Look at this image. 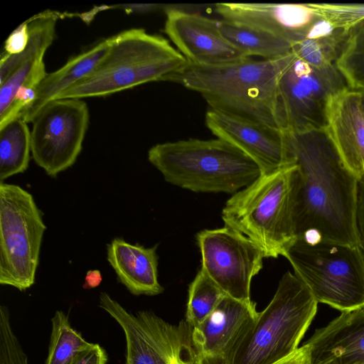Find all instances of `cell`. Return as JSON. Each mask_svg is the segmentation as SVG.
<instances>
[{
    "mask_svg": "<svg viewBox=\"0 0 364 364\" xmlns=\"http://www.w3.org/2000/svg\"><path fill=\"white\" fill-rule=\"evenodd\" d=\"M326 131L348 169L364 176V110L361 93L346 88L328 101Z\"/></svg>",
    "mask_w": 364,
    "mask_h": 364,
    "instance_id": "cell-18",
    "label": "cell"
},
{
    "mask_svg": "<svg viewBox=\"0 0 364 364\" xmlns=\"http://www.w3.org/2000/svg\"><path fill=\"white\" fill-rule=\"evenodd\" d=\"M360 23H364V21H362V22H360Z\"/></svg>",
    "mask_w": 364,
    "mask_h": 364,
    "instance_id": "cell-37",
    "label": "cell"
},
{
    "mask_svg": "<svg viewBox=\"0 0 364 364\" xmlns=\"http://www.w3.org/2000/svg\"><path fill=\"white\" fill-rule=\"evenodd\" d=\"M89 118L87 104L78 98L51 100L36 113L31 122V154L48 176H55L75 162Z\"/></svg>",
    "mask_w": 364,
    "mask_h": 364,
    "instance_id": "cell-11",
    "label": "cell"
},
{
    "mask_svg": "<svg viewBox=\"0 0 364 364\" xmlns=\"http://www.w3.org/2000/svg\"><path fill=\"white\" fill-rule=\"evenodd\" d=\"M348 88L336 65L316 68L297 56L279 81V104L285 132L326 129L331 97Z\"/></svg>",
    "mask_w": 364,
    "mask_h": 364,
    "instance_id": "cell-10",
    "label": "cell"
},
{
    "mask_svg": "<svg viewBox=\"0 0 364 364\" xmlns=\"http://www.w3.org/2000/svg\"><path fill=\"white\" fill-rule=\"evenodd\" d=\"M225 295L200 269L189 285L186 321L192 328L198 326L214 311Z\"/></svg>",
    "mask_w": 364,
    "mask_h": 364,
    "instance_id": "cell-26",
    "label": "cell"
},
{
    "mask_svg": "<svg viewBox=\"0 0 364 364\" xmlns=\"http://www.w3.org/2000/svg\"><path fill=\"white\" fill-rule=\"evenodd\" d=\"M29 31L28 20L19 25L9 36L4 43V52L9 55H16L23 52L28 43Z\"/></svg>",
    "mask_w": 364,
    "mask_h": 364,
    "instance_id": "cell-30",
    "label": "cell"
},
{
    "mask_svg": "<svg viewBox=\"0 0 364 364\" xmlns=\"http://www.w3.org/2000/svg\"><path fill=\"white\" fill-rule=\"evenodd\" d=\"M164 32L188 63L220 66L247 57L222 35L218 21L171 5L165 10Z\"/></svg>",
    "mask_w": 364,
    "mask_h": 364,
    "instance_id": "cell-14",
    "label": "cell"
},
{
    "mask_svg": "<svg viewBox=\"0 0 364 364\" xmlns=\"http://www.w3.org/2000/svg\"><path fill=\"white\" fill-rule=\"evenodd\" d=\"M46 227L33 196L0 183V284L24 291L34 283Z\"/></svg>",
    "mask_w": 364,
    "mask_h": 364,
    "instance_id": "cell-8",
    "label": "cell"
},
{
    "mask_svg": "<svg viewBox=\"0 0 364 364\" xmlns=\"http://www.w3.org/2000/svg\"><path fill=\"white\" fill-rule=\"evenodd\" d=\"M363 177L364 178V176Z\"/></svg>",
    "mask_w": 364,
    "mask_h": 364,
    "instance_id": "cell-38",
    "label": "cell"
},
{
    "mask_svg": "<svg viewBox=\"0 0 364 364\" xmlns=\"http://www.w3.org/2000/svg\"><path fill=\"white\" fill-rule=\"evenodd\" d=\"M259 315L256 304L225 295L214 311L193 328L196 364H234Z\"/></svg>",
    "mask_w": 364,
    "mask_h": 364,
    "instance_id": "cell-13",
    "label": "cell"
},
{
    "mask_svg": "<svg viewBox=\"0 0 364 364\" xmlns=\"http://www.w3.org/2000/svg\"><path fill=\"white\" fill-rule=\"evenodd\" d=\"M102 280L100 272L98 269L89 270L85 278L84 288L92 289L98 287Z\"/></svg>",
    "mask_w": 364,
    "mask_h": 364,
    "instance_id": "cell-34",
    "label": "cell"
},
{
    "mask_svg": "<svg viewBox=\"0 0 364 364\" xmlns=\"http://www.w3.org/2000/svg\"><path fill=\"white\" fill-rule=\"evenodd\" d=\"M297 166L261 174L232 194L221 212L225 225L254 242L265 258L284 255L296 238Z\"/></svg>",
    "mask_w": 364,
    "mask_h": 364,
    "instance_id": "cell-3",
    "label": "cell"
},
{
    "mask_svg": "<svg viewBox=\"0 0 364 364\" xmlns=\"http://www.w3.org/2000/svg\"><path fill=\"white\" fill-rule=\"evenodd\" d=\"M223 19L254 27L293 45L304 40L321 18L310 4L218 3Z\"/></svg>",
    "mask_w": 364,
    "mask_h": 364,
    "instance_id": "cell-17",
    "label": "cell"
},
{
    "mask_svg": "<svg viewBox=\"0 0 364 364\" xmlns=\"http://www.w3.org/2000/svg\"><path fill=\"white\" fill-rule=\"evenodd\" d=\"M148 159L166 182L196 193L234 194L262 174L252 159L219 138L158 144Z\"/></svg>",
    "mask_w": 364,
    "mask_h": 364,
    "instance_id": "cell-4",
    "label": "cell"
},
{
    "mask_svg": "<svg viewBox=\"0 0 364 364\" xmlns=\"http://www.w3.org/2000/svg\"><path fill=\"white\" fill-rule=\"evenodd\" d=\"M349 31L336 28L321 17L306 37L293 45V53L314 67L335 65Z\"/></svg>",
    "mask_w": 364,
    "mask_h": 364,
    "instance_id": "cell-23",
    "label": "cell"
},
{
    "mask_svg": "<svg viewBox=\"0 0 364 364\" xmlns=\"http://www.w3.org/2000/svg\"><path fill=\"white\" fill-rule=\"evenodd\" d=\"M61 16L56 11H46L30 18L26 49L16 55H1L0 120L8 113L19 88L37 89L47 75L43 57L55 38L56 23Z\"/></svg>",
    "mask_w": 364,
    "mask_h": 364,
    "instance_id": "cell-15",
    "label": "cell"
},
{
    "mask_svg": "<svg viewBox=\"0 0 364 364\" xmlns=\"http://www.w3.org/2000/svg\"><path fill=\"white\" fill-rule=\"evenodd\" d=\"M0 364H28L13 330L9 309L3 305L0 306Z\"/></svg>",
    "mask_w": 364,
    "mask_h": 364,
    "instance_id": "cell-29",
    "label": "cell"
},
{
    "mask_svg": "<svg viewBox=\"0 0 364 364\" xmlns=\"http://www.w3.org/2000/svg\"><path fill=\"white\" fill-rule=\"evenodd\" d=\"M318 302L294 273L287 272L241 346L234 364H274L294 353Z\"/></svg>",
    "mask_w": 364,
    "mask_h": 364,
    "instance_id": "cell-6",
    "label": "cell"
},
{
    "mask_svg": "<svg viewBox=\"0 0 364 364\" xmlns=\"http://www.w3.org/2000/svg\"><path fill=\"white\" fill-rule=\"evenodd\" d=\"M287 135L297 166L296 237L360 246L358 178L346 166L326 129Z\"/></svg>",
    "mask_w": 364,
    "mask_h": 364,
    "instance_id": "cell-1",
    "label": "cell"
},
{
    "mask_svg": "<svg viewBox=\"0 0 364 364\" xmlns=\"http://www.w3.org/2000/svg\"><path fill=\"white\" fill-rule=\"evenodd\" d=\"M357 225L360 244L364 245V178L358 179Z\"/></svg>",
    "mask_w": 364,
    "mask_h": 364,
    "instance_id": "cell-33",
    "label": "cell"
},
{
    "mask_svg": "<svg viewBox=\"0 0 364 364\" xmlns=\"http://www.w3.org/2000/svg\"><path fill=\"white\" fill-rule=\"evenodd\" d=\"M223 37L247 57L279 59L293 53V44L267 31L229 21H218Z\"/></svg>",
    "mask_w": 364,
    "mask_h": 364,
    "instance_id": "cell-22",
    "label": "cell"
},
{
    "mask_svg": "<svg viewBox=\"0 0 364 364\" xmlns=\"http://www.w3.org/2000/svg\"><path fill=\"white\" fill-rule=\"evenodd\" d=\"M317 14L336 28L349 31L364 21V4H310Z\"/></svg>",
    "mask_w": 364,
    "mask_h": 364,
    "instance_id": "cell-28",
    "label": "cell"
},
{
    "mask_svg": "<svg viewBox=\"0 0 364 364\" xmlns=\"http://www.w3.org/2000/svg\"><path fill=\"white\" fill-rule=\"evenodd\" d=\"M360 247H361L362 251H363V252L364 254V245L360 244ZM361 309L364 311V307L363 309Z\"/></svg>",
    "mask_w": 364,
    "mask_h": 364,
    "instance_id": "cell-36",
    "label": "cell"
},
{
    "mask_svg": "<svg viewBox=\"0 0 364 364\" xmlns=\"http://www.w3.org/2000/svg\"><path fill=\"white\" fill-rule=\"evenodd\" d=\"M251 58L220 66L187 63L166 81L199 92L211 109L285 132L279 104L280 79L296 58Z\"/></svg>",
    "mask_w": 364,
    "mask_h": 364,
    "instance_id": "cell-2",
    "label": "cell"
},
{
    "mask_svg": "<svg viewBox=\"0 0 364 364\" xmlns=\"http://www.w3.org/2000/svg\"><path fill=\"white\" fill-rule=\"evenodd\" d=\"M107 361L105 349L97 343H91L75 355L70 364H106Z\"/></svg>",
    "mask_w": 364,
    "mask_h": 364,
    "instance_id": "cell-31",
    "label": "cell"
},
{
    "mask_svg": "<svg viewBox=\"0 0 364 364\" xmlns=\"http://www.w3.org/2000/svg\"><path fill=\"white\" fill-rule=\"evenodd\" d=\"M99 304L124 333L125 364H196L193 328L186 320L172 324L151 311L131 313L106 292Z\"/></svg>",
    "mask_w": 364,
    "mask_h": 364,
    "instance_id": "cell-9",
    "label": "cell"
},
{
    "mask_svg": "<svg viewBox=\"0 0 364 364\" xmlns=\"http://www.w3.org/2000/svg\"><path fill=\"white\" fill-rule=\"evenodd\" d=\"M335 65L349 88L364 90V23L350 30Z\"/></svg>",
    "mask_w": 364,
    "mask_h": 364,
    "instance_id": "cell-27",
    "label": "cell"
},
{
    "mask_svg": "<svg viewBox=\"0 0 364 364\" xmlns=\"http://www.w3.org/2000/svg\"><path fill=\"white\" fill-rule=\"evenodd\" d=\"M311 364H364V311H343L306 342Z\"/></svg>",
    "mask_w": 364,
    "mask_h": 364,
    "instance_id": "cell-19",
    "label": "cell"
},
{
    "mask_svg": "<svg viewBox=\"0 0 364 364\" xmlns=\"http://www.w3.org/2000/svg\"><path fill=\"white\" fill-rule=\"evenodd\" d=\"M284 257L318 303L341 312L364 307V254L360 245L311 242L297 237Z\"/></svg>",
    "mask_w": 364,
    "mask_h": 364,
    "instance_id": "cell-7",
    "label": "cell"
},
{
    "mask_svg": "<svg viewBox=\"0 0 364 364\" xmlns=\"http://www.w3.org/2000/svg\"><path fill=\"white\" fill-rule=\"evenodd\" d=\"M31 131L27 122L17 117L0 127V180L23 173L30 160Z\"/></svg>",
    "mask_w": 364,
    "mask_h": 364,
    "instance_id": "cell-24",
    "label": "cell"
},
{
    "mask_svg": "<svg viewBox=\"0 0 364 364\" xmlns=\"http://www.w3.org/2000/svg\"><path fill=\"white\" fill-rule=\"evenodd\" d=\"M111 38L107 53L93 72L53 100L104 97L146 82L166 81L188 63L168 41L143 28L128 29Z\"/></svg>",
    "mask_w": 364,
    "mask_h": 364,
    "instance_id": "cell-5",
    "label": "cell"
},
{
    "mask_svg": "<svg viewBox=\"0 0 364 364\" xmlns=\"http://www.w3.org/2000/svg\"><path fill=\"white\" fill-rule=\"evenodd\" d=\"M157 245L145 247L116 237L107 245V259L119 281L134 295L155 296L164 289L158 279Z\"/></svg>",
    "mask_w": 364,
    "mask_h": 364,
    "instance_id": "cell-20",
    "label": "cell"
},
{
    "mask_svg": "<svg viewBox=\"0 0 364 364\" xmlns=\"http://www.w3.org/2000/svg\"><path fill=\"white\" fill-rule=\"evenodd\" d=\"M112 38L104 39L86 51L70 58L58 70L47 74L39 84L36 97L19 117L31 122L36 113L58 95L89 75L107 53Z\"/></svg>",
    "mask_w": 364,
    "mask_h": 364,
    "instance_id": "cell-21",
    "label": "cell"
},
{
    "mask_svg": "<svg viewBox=\"0 0 364 364\" xmlns=\"http://www.w3.org/2000/svg\"><path fill=\"white\" fill-rule=\"evenodd\" d=\"M274 364H311L310 346L306 343L291 355Z\"/></svg>",
    "mask_w": 364,
    "mask_h": 364,
    "instance_id": "cell-32",
    "label": "cell"
},
{
    "mask_svg": "<svg viewBox=\"0 0 364 364\" xmlns=\"http://www.w3.org/2000/svg\"><path fill=\"white\" fill-rule=\"evenodd\" d=\"M360 93H361V102H362V106H363V109L364 110V90H360Z\"/></svg>",
    "mask_w": 364,
    "mask_h": 364,
    "instance_id": "cell-35",
    "label": "cell"
},
{
    "mask_svg": "<svg viewBox=\"0 0 364 364\" xmlns=\"http://www.w3.org/2000/svg\"><path fill=\"white\" fill-rule=\"evenodd\" d=\"M205 124L217 138L252 159L262 174L294 164L287 132L211 109L205 114Z\"/></svg>",
    "mask_w": 364,
    "mask_h": 364,
    "instance_id": "cell-16",
    "label": "cell"
},
{
    "mask_svg": "<svg viewBox=\"0 0 364 364\" xmlns=\"http://www.w3.org/2000/svg\"><path fill=\"white\" fill-rule=\"evenodd\" d=\"M196 240L201 269L226 295L241 301H251V282L262 269L265 258L261 249L226 225L201 230Z\"/></svg>",
    "mask_w": 364,
    "mask_h": 364,
    "instance_id": "cell-12",
    "label": "cell"
},
{
    "mask_svg": "<svg viewBox=\"0 0 364 364\" xmlns=\"http://www.w3.org/2000/svg\"><path fill=\"white\" fill-rule=\"evenodd\" d=\"M48 354L45 364H70L75 355L90 345L70 325L63 311H56L51 318Z\"/></svg>",
    "mask_w": 364,
    "mask_h": 364,
    "instance_id": "cell-25",
    "label": "cell"
}]
</instances>
